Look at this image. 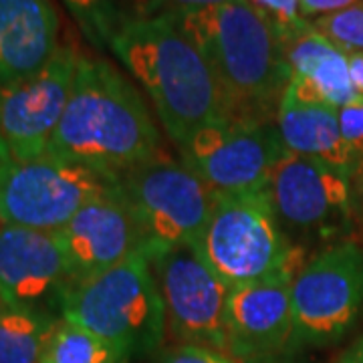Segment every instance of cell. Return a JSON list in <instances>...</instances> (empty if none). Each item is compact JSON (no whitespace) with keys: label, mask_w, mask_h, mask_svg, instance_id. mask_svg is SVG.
Masks as SVG:
<instances>
[{"label":"cell","mask_w":363,"mask_h":363,"mask_svg":"<svg viewBox=\"0 0 363 363\" xmlns=\"http://www.w3.org/2000/svg\"><path fill=\"white\" fill-rule=\"evenodd\" d=\"M73 283L109 271L133 255H150V242L121 188L81 208L59 230Z\"/></svg>","instance_id":"cell-15"},{"label":"cell","mask_w":363,"mask_h":363,"mask_svg":"<svg viewBox=\"0 0 363 363\" xmlns=\"http://www.w3.org/2000/svg\"><path fill=\"white\" fill-rule=\"evenodd\" d=\"M269 363H283V362H279V359H274V362H269Z\"/></svg>","instance_id":"cell-31"},{"label":"cell","mask_w":363,"mask_h":363,"mask_svg":"<svg viewBox=\"0 0 363 363\" xmlns=\"http://www.w3.org/2000/svg\"><path fill=\"white\" fill-rule=\"evenodd\" d=\"M272 206L283 228L307 236H333L347 226L353 184L343 172L286 152L269 180Z\"/></svg>","instance_id":"cell-12"},{"label":"cell","mask_w":363,"mask_h":363,"mask_svg":"<svg viewBox=\"0 0 363 363\" xmlns=\"http://www.w3.org/2000/svg\"><path fill=\"white\" fill-rule=\"evenodd\" d=\"M350 59V73L355 91L363 95V55H347Z\"/></svg>","instance_id":"cell-28"},{"label":"cell","mask_w":363,"mask_h":363,"mask_svg":"<svg viewBox=\"0 0 363 363\" xmlns=\"http://www.w3.org/2000/svg\"><path fill=\"white\" fill-rule=\"evenodd\" d=\"M119 188V180L79 162L45 154L0 166V226L59 233L81 208Z\"/></svg>","instance_id":"cell-6"},{"label":"cell","mask_w":363,"mask_h":363,"mask_svg":"<svg viewBox=\"0 0 363 363\" xmlns=\"http://www.w3.org/2000/svg\"><path fill=\"white\" fill-rule=\"evenodd\" d=\"M303 264H291L267 279L230 289L226 329L228 355L236 362L269 363L291 351V289Z\"/></svg>","instance_id":"cell-13"},{"label":"cell","mask_w":363,"mask_h":363,"mask_svg":"<svg viewBox=\"0 0 363 363\" xmlns=\"http://www.w3.org/2000/svg\"><path fill=\"white\" fill-rule=\"evenodd\" d=\"M9 160H11V156H9V150H6L4 140H2V133H0V166H2V164H6Z\"/></svg>","instance_id":"cell-30"},{"label":"cell","mask_w":363,"mask_h":363,"mask_svg":"<svg viewBox=\"0 0 363 363\" xmlns=\"http://www.w3.org/2000/svg\"><path fill=\"white\" fill-rule=\"evenodd\" d=\"M285 55L291 69L286 95L301 104L341 109L359 95L351 81L347 55L313 26L286 43Z\"/></svg>","instance_id":"cell-17"},{"label":"cell","mask_w":363,"mask_h":363,"mask_svg":"<svg viewBox=\"0 0 363 363\" xmlns=\"http://www.w3.org/2000/svg\"><path fill=\"white\" fill-rule=\"evenodd\" d=\"M277 128L286 152L313 157L350 176V154L341 135L339 109L301 104L285 93L277 116Z\"/></svg>","instance_id":"cell-18"},{"label":"cell","mask_w":363,"mask_h":363,"mask_svg":"<svg viewBox=\"0 0 363 363\" xmlns=\"http://www.w3.org/2000/svg\"><path fill=\"white\" fill-rule=\"evenodd\" d=\"M63 4L93 49H109L117 26L125 18L117 11L116 0H63Z\"/></svg>","instance_id":"cell-21"},{"label":"cell","mask_w":363,"mask_h":363,"mask_svg":"<svg viewBox=\"0 0 363 363\" xmlns=\"http://www.w3.org/2000/svg\"><path fill=\"white\" fill-rule=\"evenodd\" d=\"M59 47L51 0H0V87L39 71Z\"/></svg>","instance_id":"cell-16"},{"label":"cell","mask_w":363,"mask_h":363,"mask_svg":"<svg viewBox=\"0 0 363 363\" xmlns=\"http://www.w3.org/2000/svg\"><path fill=\"white\" fill-rule=\"evenodd\" d=\"M59 319L49 311L0 305V363H40Z\"/></svg>","instance_id":"cell-19"},{"label":"cell","mask_w":363,"mask_h":363,"mask_svg":"<svg viewBox=\"0 0 363 363\" xmlns=\"http://www.w3.org/2000/svg\"><path fill=\"white\" fill-rule=\"evenodd\" d=\"M130 355L107 339L59 319L45 345L40 363H130Z\"/></svg>","instance_id":"cell-20"},{"label":"cell","mask_w":363,"mask_h":363,"mask_svg":"<svg viewBox=\"0 0 363 363\" xmlns=\"http://www.w3.org/2000/svg\"><path fill=\"white\" fill-rule=\"evenodd\" d=\"M164 152L140 89L104 57L79 55L73 91L49 152L119 176Z\"/></svg>","instance_id":"cell-1"},{"label":"cell","mask_w":363,"mask_h":363,"mask_svg":"<svg viewBox=\"0 0 363 363\" xmlns=\"http://www.w3.org/2000/svg\"><path fill=\"white\" fill-rule=\"evenodd\" d=\"M109 49L147 93L178 150L194 131L226 117L212 69L172 16H125Z\"/></svg>","instance_id":"cell-3"},{"label":"cell","mask_w":363,"mask_h":363,"mask_svg":"<svg viewBox=\"0 0 363 363\" xmlns=\"http://www.w3.org/2000/svg\"><path fill=\"white\" fill-rule=\"evenodd\" d=\"M248 2L272 26V30L283 40V45L298 37L311 26V23L303 21L301 16V11H298L301 0H248Z\"/></svg>","instance_id":"cell-24"},{"label":"cell","mask_w":363,"mask_h":363,"mask_svg":"<svg viewBox=\"0 0 363 363\" xmlns=\"http://www.w3.org/2000/svg\"><path fill=\"white\" fill-rule=\"evenodd\" d=\"M311 26L345 55H363V0L315 18Z\"/></svg>","instance_id":"cell-22"},{"label":"cell","mask_w":363,"mask_h":363,"mask_svg":"<svg viewBox=\"0 0 363 363\" xmlns=\"http://www.w3.org/2000/svg\"><path fill=\"white\" fill-rule=\"evenodd\" d=\"M339 125L350 154V180L355 190H363V95L339 109Z\"/></svg>","instance_id":"cell-23"},{"label":"cell","mask_w":363,"mask_h":363,"mask_svg":"<svg viewBox=\"0 0 363 363\" xmlns=\"http://www.w3.org/2000/svg\"><path fill=\"white\" fill-rule=\"evenodd\" d=\"M71 285L59 234L0 226V305L51 313Z\"/></svg>","instance_id":"cell-14"},{"label":"cell","mask_w":363,"mask_h":363,"mask_svg":"<svg viewBox=\"0 0 363 363\" xmlns=\"http://www.w3.org/2000/svg\"><path fill=\"white\" fill-rule=\"evenodd\" d=\"M79 55L61 45L39 71L0 87V133L11 160L26 162L49 152L73 91Z\"/></svg>","instance_id":"cell-11"},{"label":"cell","mask_w":363,"mask_h":363,"mask_svg":"<svg viewBox=\"0 0 363 363\" xmlns=\"http://www.w3.org/2000/svg\"><path fill=\"white\" fill-rule=\"evenodd\" d=\"M196 250L230 289L305 262L286 238L269 188L216 196Z\"/></svg>","instance_id":"cell-5"},{"label":"cell","mask_w":363,"mask_h":363,"mask_svg":"<svg viewBox=\"0 0 363 363\" xmlns=\"http://www.w3.org/2000/svg\"><path fill=\"white\" fill-rule=\"evenodd\" d=\"M121 194L150 242V255L196 247L216 194L182 160L164 150L117 176Z\"/></svg>","instance_id":"cell-7"},{"label":"cell","mask_w":363,"mask_h":363,"mask_svg":"<svg viewBox=\"0 0 363 363\" xmlns=\"http://www.w3.org/2000/svg\"><path fill=\"white\" fill-rule=\"evenodd\" d=\"M357 2H362V0H301L298 11H301L303 21L313 23L319 16L337 13V11H343L351 4H357Z\"/></svg>","instance_id":"cell-27"},{"label":"cell","mask_w":363,"mask_h":363,"mask_svg":"<svg viewBox=\"0 0 363 363\" xmlns=\"http://www.w3.org/2000/svg\"><path fill=\"white\" fill-rule=\"evenodd\" d=\"M291 350L337 341L363 307V250L339 242L305 260L293 279Z\"/></svg>","instance_id":"cell-9"},{"label":"cell","mask_w":363,"mask_h":363,"mask_svg":"<svg viewBox=\"0 0 363 363\" xmlns=\"http://www.w3.org/2000/svg\"><path fill=\"white\" fill-rule=\"evenodd\" d=\"M157 363H238L224 351L210 350L202 345H176L164 351Z\"/></svg>","instance_id":"cell-26"},{"label":"cell","mask_w":363,"mask_h":363,"mask_svg":"<svg viewBox=\"0 0 363 363\" xmlns=\"http://www.w3.org/2000/svg\"><path fill=\"white\" fill-rule=\"evenodd\" d=\"M228 0H133L135 16H182V14L218 6Z\"/></svg>","instance_id":"cell-25"},{"label":"cell","mask_w":363,"mask_h":363,"mask_svg":"<svg viewBox=\"0 0 363 363\" xmlns=\"http://www.w3.org/2000/svg\"><path fill=\"white\" fill-rule=\"evenodd\" d=\"M286 147L277 121L220 117L190 135L180 147L182 162L216 196L269 188Z\"/></svg>","instance_id":"cell-8"},{"label":"cell","mask_w":363,"mask_h":363,"mask_svg":"<svg viewBox=\"0 0 363 363\" xmlns=\"http://www.w3.org/2000/svg\"><path fill=\"white\" fill-rule=\"evenodd\" d=\"M337 363H363V335L341 355Z\"/></svg>","instance_id":"cell-29"},{"label":"cell","mask_w":363,"mask_h":363,"mask_svg":"<svg viewBox=\"0 0 363 363\" xmlns=\"http://www.w3.org/2000/svg\"><path fill=\"white\" fill-rule=\"evenodd\" d=\"M59 317L107 339L130 357L150 355L166 335V307L150 255L69 286Z\"/></svg>","instance_id":"cell-4"},{"label":"cell","mask_w":363,"mask_h":363,"mask_svg":"<svg viewBox=\"0 0 363 363\" xmlns=\"http://www.w3.org/2000/svg\"><path fill=\"white\" fill-rule=\"evenodd\" d=\"M218 83L226 117L277 121L291 83L285 45L248 0L174 18Z\"/></svg>","instance_id":"cell-2"},{"label":"cell","mask_w":363,"mask_h":363,"mask_svg":"<svg viewBox=\"0 0 363 363\" xmlns=\"http://www.w3.org/2000/svg\"><path fill=\"white\" fill-rule=\"evenodd\" d=\"M166 307V323L178 345H202L228 353L226 307L230 286L208 267L196 247L150 255Z\"/></svg>","instance_id":"cell-10"}]
</instances>
